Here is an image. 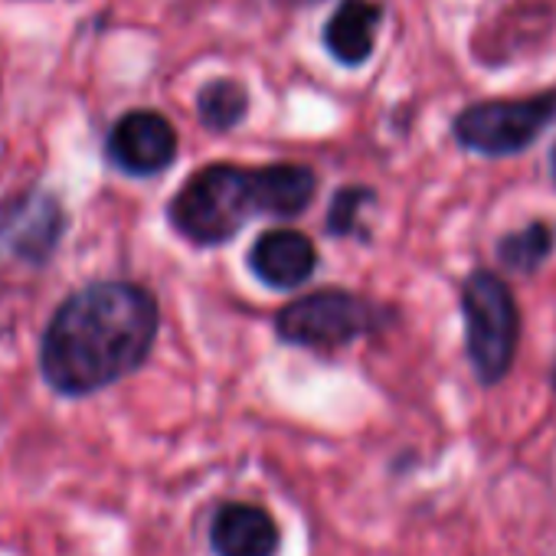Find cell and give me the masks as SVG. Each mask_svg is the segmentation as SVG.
<instances>
[{"instance_id": "2", "label": "cell", "mask_w": 556, "mask_h": 556, "mask_svg": "<svg viewBox=\"0 0 556 556\" xmlns=\"http://www.w3.org/2000/svg\"><path fill=\"white\" fill-rule=\"evenodd\" d=\"M255 213V177L236 164H213L197 170L170 203L174 229L197 245L229 242Z\"/></svg>"}, {"instance_id": "12", "label": "cell", "mask_w": 556, "mask_h": 556, "mask_svg": "<svg viewBox=\"0 0 556 556\" xmlns=\"http://www.w3.org/2000/svg\"><path fill=\"white\" fill-rule=\"evenodd\" d=\"M197 105H200V118H203L206 128H213V131H229V128H236V125L242 122L249 99H245V89H242L239 83H232V79H216V83L203 86Z\"/></svg>"}, {"instance_id": "4", "label": "cell", "mask_w": 556, "mask_h": 556, "mask_svg": "<svg viewBox=\"0 0 556 556\" xmlns=\"http://www.w3.org/2000/svg\"><path fill=\"white\" fill-rule=\"evenodd\" d=\"M556 122V89L527 99H491L458 112L455 141L484 157H507L527 151Z\"/></svg>"}, {"instance_id": "14", "label": "cell", "mask_w": 556, "mask_h": 556, "mask_svg": "<svg viewBox=\"0 0 556 556\" xmlns=\"http://www.w3.org/2000/svg\"><path fill=\"white\" fill-rule=\"evenodd\" d=\"M370 200H374V190H367V187H348V190H341V193L334 197V203H331L328 229H331L334 236H351V232H357V213H361V206L370 203Z\"/></svg>"}, {"instance_id": "10", "label": "cell", "mask_w": 556, "mask_h": 556, "mask_svg": "<svg viewBox=\"0 0 556 556\" xmlns=\"http://www.w3.org/2000/svg\"><path fill=\"white\" fill-rule=\"evenodd\" d=\"M380 27V8L370 0H344L325 27V43L331 56L344 66H361L374 53Z\"/></svg>"}, {"instance_id": "13", "label": "cell", "mask_w": 556, "mask_h": 556, "mask_svg": "<svg viewBox=\"0 0 556 556\" xmlns=\"http://www.w3.org/2000/svg\"><path fill=\"white\" fill-rule=\"evenodd\" d=\"M549 245H553V239H549L546 223H530L497 242V258H501V265H507L514 271H533L549 255Z\"/></svg>"}, {"instance_id": "5", "label": "cell", "mask_w": 556, "mask_h": 556, "mask_svg": "<svg viewBox=\"0 0 556 556\" xmlns=\"http://www.w3.org/2000/svg\"><path fill=\"white\" fill-rule=\"evenodd\" d=\"M377 308L341 289H325L305 299H295L289 308L278 312L275 331L282 341L299 348H344L377 328Z\"/></svg>"}, {"instance_id": "17", "label": "cell", "mask_w": 556, "mask_h": 556, "mask_svg": "<svg viewBox=\"0 0 556 556\" xmlns=\"http://www.w3.org/2000/svg\"><path fill=\"white\" fill-rule=\"evenodd\" d=\"M553 387H556V367H553Z\"/></svg>"}, {"instance_id": "6", "label": "cell", "mask_w": 556, "mask_h": 556, "mask_svg": "<svg viewBox=\"0 0 556 556\" xmlns=\"http://www.w3.org/2000/svg\"><path fill=\"white\" fill-rule=\"evenodd\" d=\"M109 157L135 177L161 174L177 157V131L157 112H128L109 135Z\"/></svg>"}, {"instance_id": "1", "label": "cell", "mask_w": 556, "mask_h": 556, "mask_svg": "<svg viewBox=\"0 0 556 556\" xmlns=\"http://www.w3.org/2000/svg\"><path fill=\"white\" fill-rule=\"evenodd\" d=\"M157 302L135 282H92L70 295L40 348L47 383L63 396H89L128 377L157 338Z\"/></svg>"}, {"instance_id": "11", "label": "cell", "mask_w": 556, "mask_h": 556, "mask_svg": "<svg viewBox=\"0 0 556 556\" xmlns=\"http://www.w3.org/2000/svg\"><path fill=\"white\" fill-rule=\"evenodd\" d=\"M258 213L265 216H299L315 197V170L305 164H268L252 170Z\"/></svg>"}, {"instance_id": "9", "label": "cell", "mask_w": 556, "mask_h": 556, "mask_svg": "<svg viewBox=\"0 0 556 556\" xmlns=\"http://www.w3.org/2000/svg\"><path fill=\"white\" fill-rule=\"evenodd\" d=\"M210 543L216 556H275L282 536L268 510L255 504H223L213 514Z\"/></svg>"}, {"instance_id": "8", "label": "cell", "mask_w": 556, "mask_h": 556, "mask_svg": "<svg viewBox=\"0 0 556 556\" xmlns=\"http://www.w3.org/2000/svg\"><path fill=\"white\" fill-rule=\"evenodd\" d=\"M249 265L262 286L292 292L315 275L318 249L299 229H268L249 249Z\"/></svg>"}, {"instance_id": "3", "label": "cell", "mask_w": 556, "mask_h": 556, "mask_svg": "<svg viewBox=\"0 0 556 556\" xmlns=\"http://www.w3.org/2000/svg\"><path fill=\"white\" fill-rule=\"evenodd\" d=\"M468 361L481 383H501L517 357L520 318L517 302L501 275L475 268L462 286Z\"/></svg>"}, {"instance_id": "7", "label": "cell", "mask_w": 556, "mask_h": 556, "mask_svg": "<svg viewBox=\"0 0 556 556\" xmlns=\"http://www.w3.org/2000/svg\"><path fill=\"white\" fill-rule=\"evenodd\" d=\"M63 236V210L50 193L30 190L0 206V242L27 262H47Z\"/></svg>"}, {"instance_id": "15", "label": "cell", "mask_w": 556, "mask_h": 556, "mask_svg": "<svg viewBox=\"0 0 556 556\" xmlns=\"http://www.w3.org/2000/svg\"><path fill=\"white\" fill-rule=\"evenodd\" d=\"M549 174H553V184H556V144H553V151H549Z\"/></svg>"}, {"instance_id": "16", "label": "cell", "mask_w": 556, "mask_h": 556, "mask_svg": "<svg viewBox=\"0 0 556 556\" xmlns=\"http://www.w3.org/2000/svg\"><path fill=\"white\" fill-rule=\"evenodd\" d=\"M292 4H312V0H292Z\"/></svg>"}]
</instances>
